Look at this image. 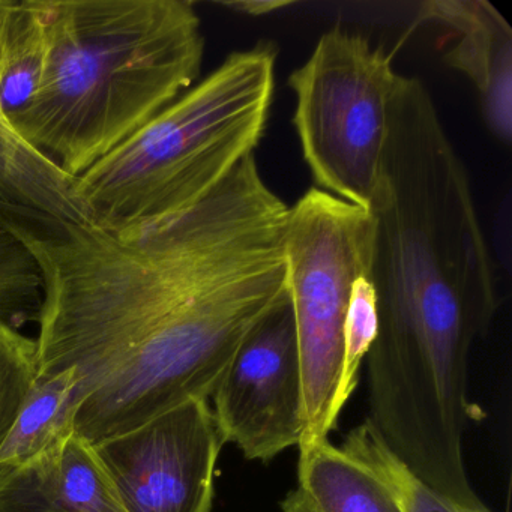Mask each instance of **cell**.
Returning a JSON list of instances; mask_svg holds the SVG:
<instances>
[{
	"label": "cell",
	"mask_w": 512,
	"mask_h": 512,
	"mask_svg": "<svg viewBox=\"0 0 512 512\" xmlns=\"http://www.w3.org/2000/svg\"><path fill=\"white\" fill-rule=\"evenodd\" d=\"M289 205L248 155L205 199L127 236L0 202L40 269L38 377L73 370L97 443L211 400L242 343L289 302Z\"/></svg>",
	"instance_id": "cell-1"
},
{
	"label": "cell",
	"mask_w": 512,
	"mask_h": 512,
	"mask_svg": "<svg viewBox=\"0 0 512 512\" xmlns=\"http://www.w3.org/2000/svg\"><path fill=\"white\" fill-rule=\"evenodd\" d=\"M368 278L377 335L368 352V421L428 484L466 476L473 343L499 298L469 173L427 86L400 76L376 190Z\"/></svg>",
	"instance_id": "cell-2"
},
{
	"label": "cell",
	"mask_w": 512,
	"mask_h": 512,
	"mask_svg": "<svg viewBox=\"0 0 512 512\" xmlns=\"http://www.w3.org/2000/svg\"><path fill=\"white\" fill-rule=\"evenodd\" d=\"M46 74L10 122L71 179L191 88L202 20L188 0H46Z\"/></svg>",
	"instance_id": "cell-3"
},
{
	"label": "cell",
	"mask_w": 512,
	"mask_h": 512,
	"mask_svg": "<svg viewBox=\"0 0 512 512\" xmlns=\"http://www.w3.org/2000/svg\"><path fill=\"white\" fill-rule=\"evenodd\" d=\"M278 47L230 53L142 130L73 179L85 224L127 236L205 199L253 155L268 125Z\"/></svg>",
	"instance_id": "cell-4"
},
{
	"label": "cell",
	"mask_w": 512,
	"mask_h": 512,
	"mask_svg": "<svg viewBox=\"0 0 512 512\" xmlns=\"http://www.w3.org/2000/svg\"><path fill=\"white\" fill-rule=\"evenodd\" d=\"M374 220L319 188L289 206L287 286L301 362L302 443L329 439L344 356V325L353 284L370 272Z\"/></svg>",
	"instance_id": "cell-5"
},
{
	"label": "cell",
	"mask_w": 512,
	"mask_h": 512,
	"mask_svg": "<svg viewBox=\"0 0 512 512\" xmlns=\"http://www.w3.org/2000/svg\"><path fill=\"white\" fill-rule=\"evenodd\" d=\"M394 55L358 32L329 29L289 77L292 124L314 187L368 209L401 74Z\"/></svg>",
	"instance_id": "cell-6"
},
{
	"label": "cell",
	"mask_w": 512,
	"mask_h": 512,
	"mask_svg": "<svg viewBox=\"0 0 512 512\" xmlns=\"http://www.w3.org/2000/svg\"><path fill=\"white\" fill-rule=\"evenodd\" d=\"M223 445L211 401L190 400L95 449L127 512H212Z\"/></svg>",
	"instance_id": "cell-7"
},
{
	"label": "cell",
	"mask_w": 512,
	"mask_h": 512,
	"mask_svg": "<svg viewBox=\"0 0 512 512\" xmlns=\"http://www.w3.org/2000/svg\"><path fill=\"white\" fill-rule=\"evenodd\" d=\"M224 443L247 460H274L304 434L301 362L290 302L253 329L212 394Z\"/></svg>",
	"instance_id": "cell-8"
},
{
	"label": "cell",
	"mask_w": 512,
	"mask_h": 512,
	"mask_svg": "<svg viewBox=\"0 0 512 512\" xmlns=\"http://www.w3.org/2000/svg\"><path fill=\"white\" fill-rule=\"evenodd\" d=\"M442 26L443 59L467 77L488 131L503 145L512 139V29L485 0H428L418 23Z\"/></svg>",
	"instance_id": "cell-9"
},
{
	"label": "cell",
	"mask_w": 512,
	"mask_h": 512,
	"mask_svg": "<svg viewBox=\"0 0 512 512\" xmlns=\"http://www.w3.org/2000/svg\"><path fill=\"white\" fill-rule=\"evenodd\" d=\"M0 512H127L94 443L76 430L0 469Z\"/></svg>",
	"instance_id": "cell-10"
},
{
	"label": "cell",
	"mask_w": 512,
	"mask_h": 512,
	"mask_svg": "<svg viewBox=\"0 0 512 512\" xmlns=\"http://www.w3.org/2000/svg\"><path fill=\"white\" fill-rule=\"evenodd\" d=\"M298 488L320 512H403L382 479L329 439L302 443Z\"/></svg>",
	"instance_id": "cell-11"
},
{
	"label": "cell",
	"mask_w": 512,
	"mask_h": 512,
	"mask_svg": "<svg viewBox=\"0 0 512 512\" xmlns=\"http://www.w3.org/2000/svg\"><path fill=\"white\" fill-rule=\"evenodd\" d=\"M47 56L46 0H0V116L8 122L40 91Z\"/></svg>",
	"instance_id": "cell-12"
},
{
	"label": "cell",
	"mask_w": 512,
	"mask_h": 512,
	"mask_svg": "<svg viewBox=\"0 0 512 512\" xmlns=\"http://www.w3.org/2000/svg\"><path fill=\"white\" fill-rule=\"evenodd\" d=\"M71 185L70 176L32 148L0 116V202L85 223Z\"/></svg>",
	"instance_id": "cell-13"
},
{
	"label": "cell",
	"mask_w": 512,
	"mask_h": 512,
	"mask_svg": "<svg viewBox=\"0 0 512 512\" xmlns=\"http://www.w3.org/2000/svg\"><path fill=\"white\" fill-rule=\"evenodd\" d=\"M79 380L73 370L38 377L0 449V469L40 454L74 430Z\"/></svg>",
	"instance_id": "cell-14"
},
{
	"label": "cell",
	"mask_w": 512,
	"mask_h": 512,
	"mask_svg": "<svg viewBox=\"0 0 512 512\" xmlns=\"http://www.w3.org/2000/svg\"><path fill=\"white\" fill-rule=\"evenodd\" d=\"M341 448L382 479L403 512H493L484 503L467 505L431 487L389 449L368 419L349 431Z\"/></svg>",
	"instance_id": "cell-15"
},
{
	"label": "cell",
	"mask_w": 512,
	"mask_h": 512,
	"mask_svg": "<svg viewBox=\"0 0 512 512\" xmlns=\"http://www.w3.org/2000/svg\"><path fill=\"white\" fill-rule=\"evenodd\" d=\"M43 302L40 269L25 245L0 226V319L20 329L37 322Z\"/></svg>",
	"instance_id": "cell-16"
},
{
	"label": "cell",
	"mask_w": 512,
	"mask_h": 512,
	"mask_svg": "<svg viewBox=\"0 0 512 512\" xmlns=\"http://www.w3.org/2000/svg\"><path fill=\"white\" fill-rule=\"evenodd\" d=\"M37 376V341L0 319V449Z\"/></svg>",
	"instance_id": "cell-17"
},
{
	"label": "cell",
	"mask_w": 512,
	"mask_h": 512,
	"mask_svg": "<svg viewBox=\"0 0 512 512\" xmlns=\"http://www.w3.org/2000/svg\"><path fill=\"white\" fill-rule=\"evenodd\" d=\"M377 335L376 292L368 275H362L353 284L344 325V356L335 409L346 406L359 382V370L367 359Z\"/></svg>",
	"instance_id": "cell-18"
},
{
	"label": "cell",
	"mask_w": 512,
	"mask_h": 512,
	"mask_svg": "<svg viewBox=\"0 0 512 512\" xmlns=\"http://www.w3.org/2000/svg\"><path fill=\"white\" fill-rule=\"evenodd\" d=\"M220 5L235 11V13L260 17L290 7L293 2H287V0H242V2H221Z\"/></svg>",
	"instance_id": "cell-19"
},
{
	"label": "cell",
	"mask_w": 512,
	"mask_h": 512,
	"mask_svg": "<svg viewBox=\"0 0 512 512\" xmlns=\"http://www.w3.org/2000/svg\"><path fill=\"white\" fill-rule=\"evenodd\" d=\"M283 512H320L299 488L290 491L281 503Z\"/></svg>",
	"instance_id": "cell-20"
}]
</instances>
